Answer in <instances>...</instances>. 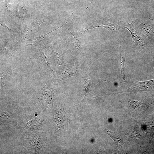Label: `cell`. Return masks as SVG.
<instances>
[{"label": "cell", "instance_id": "cell-1", "mask_svg": "<svg viewBox=\"0 0 154 154\" xmlns=\"http://www.w3.org/2000/svg\"><path fill=\"white\" fill-rule=\"evenodd\" d=\"M141 125L142 129L145 132L147 145L150 146L154 141V117L150 118Z\"/></svg>", "mask_w": 154, "mask_h": 154}, {"label": "cell", "instance_id": "cell-2", "mask_svg": "<svg viewBox=\"0 0 154 154\" xmlns=\"http://www.w3.org/2000/svg\"><path fill=\"white\" fill-rule=\"evenodd\" d=\"M46 21L43 20H38L28 25L23 31L22 40L23 41L28 39L38 29L40 25Z\"/></svg>", "mask_w": 154, "mask_h": 154}, {"label": "cell", "instance_id": "cell-3", "mask_svg": "<svg viewBox=\"0 0 154 154\" xmlns=\"http://www.w3.org/2000/svg\"><path fill=\"white\" fill-rule=\"evenodd\" d=\"M50 47V54L54 63L56 66L60 67L64 62V53L60 54L55 52L52 48V43Z\"/></svg>", "mask_w": 154, "mask_h": 154}, {"label": "cell", "instance_id": "cell-4", "mask_svg": "<svg viewBox=\"0 0 154 154\" xmlns=\"http://www.w3.org/2000/svg\"><path fill=\"white\" fill-rule=\"evenodd\" d=\"M53 87L52 89L48 88L44 84L43 87V94L44 99L50 104L53 102Z\"/></svg>", "mask_w": 154, "mask_h": 154}, {"label": "cell", "instance_id": "cell-5", "mask_svg": "<svg viewBox=\"0 0 154 154\" xmlns=\"http://www.w3.org/2000/svg\"><path fill=\"white\" fill-rule=\"evenodd\" d=\"M106 130V133L114 140L118 148H120L121 146L123 145L122 139L120 137L116 135L113 132L107 129Z\"/></svg>", "mask_w": 154, "mask_h": 154}, {"label": "cell", "instance_id": "cell-6", "mask_svg": "<svg viewBox=\"0 0 154 154\" xmlns=\"http://www.w3.org/2000/svg\"><path fill=\"white\" fill-rule=\"evenodd\" d=\"M17 9V13L18 17L20 19H24L27 15V13L26 8L20 2Z\"/></svg>", "mask_w": 154, "mask_h": 154}, {"label": "cell", "instance_id": "cell-7", "mask_svg": "<svg viewBox=\"0 0 154 154\" xmlns=\"http://www.w3.org/2000/svg\"><path fill=\"white\" fill-rule=\"evenodd\" d=\"M39 50L40 53L41 57L42 60V62L45 68L49 71L52 73H53L54 71L51 67V65L50 63L49 60L46 56L45 55L43 52L39 47Z\"/></svg>", "mask_w": 154, "mask_h": 154}, {"label": "cell", "instance_id": "cell-8", "mask_svg": "<svg viewBox=\"0 0 154 154\" xmlns=\"http://www.w3.org/2000/svg\"><path fill=\"white\" fill-rule=\"evenodd\" d=\"M98 27H103L110 30H114L115 27V26L113 24L107 23L102 24L99 25L93 26L90 27H87L83 29L82 31L79 30V31H80L82 32L83 33H85V32L88 30Z\"/></svg>", "mask_w": 154, "mask_h": 154}, {"label": "cell", "instance_id": "cell-9", "mask_svg": "<svg viewBox=\"0 0 154 154\" xmlns=\"http://www.w3.org/2000/svg\"><path fill=\"white\" fill-rule=\"evenodd\" d=\"M124 61L125 59L123 53L122 52H121L120 53V68L121 72V77L124 83L126 84V83L125 80V72Z\"/></svg>", "mask_w": 154, "mask_h": 154}, {"label": "cell", "instance_id": "cell-10", "mask_svg": "<svg viewBox=\"0 0 154 154\" xmlns=\"http://www.w3.org/2000/svg\"><path fill=\"white\" fill-rule=\"evenodd\" d=\"M84 79V88L85 90V96L82 102L80 103H82L84 101L86 95H88V93L89 90L90 86L91 79L89 78H88L86 79Z\"/></svg>", "mask_w": 154, "mask_h": 154}, {"label": "cell", "instance_id": "cell-11", "mask_svg": "<svg viewBox=\"0 0 154 154\" xmlns=\"http://www.w3.org/2000/svg\"><path fill=\"white\" fill-rule=\"evenodd\" d=\"M10 74L7 72H4L1 74V84L3 86L7 82L10 77Z\"/></svg>", "mask_w": 154, "mask_h": 154}, {"label": "cell", "instance_id": "cell-12", "mask_svg": "<svg viewBox=\"0 0 154 154\" xmlns=\"http://www.w3.org/2000/svg\"><path fill=\"white\" fill-rule=\"evenodd\" d=\"M75 72H71L68 70H66L62 72L60 77L62 78V79L65 78H68L69 77L74 74Z\"/></svg>", "mask_w": 154, "mask_h": 154}, {"label": "cell", "instance_id": "cell-13", "mask_svg": "<svg viewBox=\"0 0 154 154\" xmlns=\"http://www.w3.org/2000/svg\"><path fill=\"white\" fill-rule=\"evenodd\" d=\"M62 25L59 26V27H58L56 29L52 31H51L50 32L48 33H47L46 34L44 35H42L38 37L34 38H30V39H27V40H25V41H33V40H35L36 39H38V38H42V37H43V38L41 40V41L43 39V38L44 37H45L48 34L50 33L53 32V31H54V30H56L58 28H59L60 27H62L65 24H66V23Z\"/></svg>", "mask_w": 154, "mask_h": 154}, {"label": "cell", "instance_id": "cell-14", "mask_svg": "<svg viewBox=\"0 0 154 154\" xmlns=\"http://www.w3.org/2000/svg\"><path fill=\"white\" fill-rule=\"evenodd\" d=\"M130 102L133 106L138 108H140L142 104L141 102L136 101H132Z\"/></svg>", "mask_w": 154, "mask_h": 154}, {"label": "cell", "instance_id": "cell-15", "mask_svg": "<svg viewBox=\"0 0 154 154\" xmlns=\"http://www.w3.org/2000/svg\"><path fill=\"white\" fill-rule=\"evenodd\" d=\"M0 25L1 26L5 28L6 29H7L8 30L11 31V32H13L11 29H10L8 27H7L5 24V23L2 21L1 20H0Z\"/></svg>", "mask_w": 154, "mask_h": 154}, {"label": "cell", "instance_id": "cell-16", "mask_svg": "<svg viewBox=\"0 0 154 154\" xmlns=\"http://www.w3.org/2000/svg\"><path fill=\"white\" fill-rule=\"evenodd\" d=\"M150 104L151 106L152 107H154V96L151 99Z\"/></svg>", "mask_w": 154, "mask_h": 154}, {"label": "cell", "instance_id": "cell-17", "mask_svg": "<svg viewBox=\"0 0 154 154\" xmlns=\"http://www.w3.org/2000/svg\"><path fill=\"white\" fill-rule=\"evenodd\" d=\"M40 1V2H42V1H44L45 0H39Z\"/></svg>", "mask_w": 154, "mask_h": 154}, {"label": "cell", "instance_id": "cell-18", "mask_svg": "<svg viewBox=\"0 0 154 154\" xmlns=\"http://www.w3.org/2000/svg\"><path fill=\"white\" fill-rule=\"evenodd\" d=\"M93 1V0H92V1H91V2L90 3H91Z\"/></svg>", "mask_w": 154, "mask_h": 154}]
</instances>
